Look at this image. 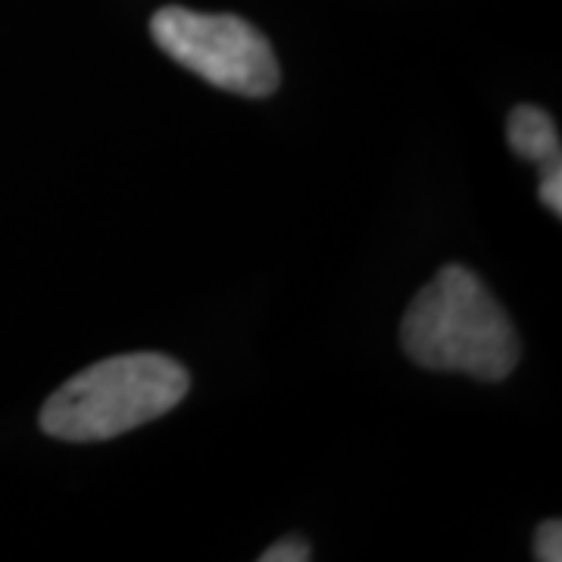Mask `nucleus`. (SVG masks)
Instances as JSON below:
<instances>
[{
    "label": "nucleus",
    "mask_w": 562,
    "mask_h": 562,
    "mask_svg": "<svg viewBox=\"0 0 562 562\" xmlns=\"http://www.w3.org/2000/svg\"><path fill=\"white\" fill-rule=\"evenodd\" d=\"M406 357L431 372L503 382L522 357L516 325L465 266H443L413 297L401 325Z\"/></svg>",
    "instance_id": "nucleus-1"
},
{
    "label": "nucleus",
    "mask_w": 562,
    "mask_h": 562,
    "mask_svg": "<svg viewBox=\"0 0 562 562\" xmlns=\"http://www.w3.org/2000/svg\"><path fill=\"white\" fill-rule=\"evenodd\" d=\"M191 387L188 369L166 353H122L60 384L41 406V431L57 441L120 438L172 413Z\"/></svg>",
    "instance_id": "nucleus-2"
},
{
    "label": "nucleus",
    "mask_w": 562,
    "mask_h": 562,
    "mask_svg": "<svg viewBox=\"0 0 562 562\" xmlns=\"http://www.w3.org/2000/svg\"><path fill=\"white\" fill-rule=\"evenodd\" d=\"M150 38L162 54L222 91L241 98H269L279 91L276 50L260 29L241 16L162 7L150 20Z\"/></svg>",
    "instance_id": "nucleus-3"
},
{
    "label": "nucleus",
    "mask_w": 562,
    "mask_h": 562,
    "mask_svg": "<svg viewBox=\"0 0 562 562\" xmlns=\"http://www.w3.org/2000/svg\"><path fill=\"white\" fill-rule=\"evenodd\" d=\"M535 560L538 562H560L562 560V522L547 519L535 531Z\"/></svg>",
    "instance_id": "nucleus-5"
},
{
    "label": "nucleus",
    "mask_w": 562,
    "mask_h": 562,
    "mask_svg": "<svg viewBox=\"0 0 562 562\" xmlns=\"http://www.w3.org/2000/svg\"><path fill=\"white\" fill-rule=\"evenodd\" d=\"M541 203L553 213V216H562V162H550V166H541Z\"/></svg>",
    "instance_id": "nucleus-6"
},
{
    "label": "nucleus",
    "mask_w": 562,
    "mask_h": 562,
    "mask_svg": "<svg viewBox=\"0 0 562 562\" xmlns=\"http://www.w3.org/2000/svg\"><path fill=\"white\" fill-rule=\"evenodd\" d=\"M506 140L509 147L522 157V160L538 162V166H550V162H562V144L560 128L553 116L535 106V103H519L509 120H506Z\"/></svg>",
    "instance_id": "nucleus-4"
},
{
    "label": "nucleus",
    "mask_w": 562,
    "mask_h": 562,
    "mask_svg": "<svg viewBox=\"0 0 562 562\" xmlns=\"http://www.w3.org/2000/svg\"><path fill=\"white\" fill-rule=\"evenodd\" d=\"M310 560V543L301 538H284L272 543L266 553H260V562H306Z\"/></svg>",
    "instance_id": "nucleus-7"
}]
</instances>
